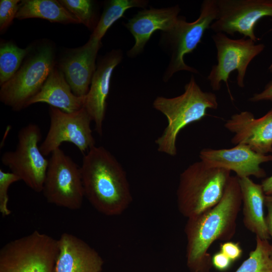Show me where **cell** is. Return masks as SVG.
<instances>
[{"label": "cell", "instance_id": "8", "mask_svg": "<svg viewBox=\"0 0 272 272\" xmlns=\"http://www.w3.org/2000/svg\"><path fill=\"white\" fill-rule=\"evenodd\" d=\"M42 192L47 202L71 210L80 209L85 197L80 167L59 148L49 159Z\"/></svg>", "mask_w": 272, "mask_h": 272}, {"label": "cell", "instance_id": "9", "mask_svg": "<svg viewBox=\"0 0 272 272\" xmlns=\"http://www.w3.org/2000/svg\"><path fill=\"white\" fill-rule=\"evenodd\" d=\"M41 138L38 126L29 123L19 130L15 150L5 152L1 157L3 165L38 193L42 191L49 163L38 146Z\"/></svg>", "mask_w": 272, "mask_h": 272}, {"label": "cell", "instance_id": "5", "mask_svg": "<svg viewBox=\"0 0 272 272\" xmlns=\"http://www.w3.org/2000/svg\"><path fill=\"white\" fill-rule=\"evenodd\" d=\"M57 240L34 231L0 250V272H55Z\"/></svg>", "mask_w": 272, "mask_h": 272}, {"label": "cell", "instance_id": "15", "mask_svg": "<svg viewBox=\"0 0 272 272\" xmlns=\"http://www.w3.org/2000/svg\"><path fill=\"white\" fill-rule=\"evenodd\" d=\"M100 46L101 41L90 38L83 46L68 51L59 61L58 69L77 96H86L89 91Z\"/></svg>", "mask_w": 272, "mask_h": 272}, {"label": "cell", "instance_id": "32", "mask_svg": "<svg viewBox=\"0 0 272 272\" xmlns=\"http://www.w3.org/2000/svg\"><path fill=\"white\" fill-rule=\"evenodd\" d=\"M261 185L265 195H272V175L263 179Z\"/></svg>", "mask_w": 272, "mask_h": 272}, {"label": "cell", "instance_id": "13", "mask_svg": "<svg viewBox=\"0 0 272 272\" xmlns=\"http://www.w3.org/2000/svg\"><path fill=\"white\" fill-rule=\"evenodd\" d=\"M201 161L209 166L234 172L239 178L266 176L261 164L272 161V155L258 153L249 146L238 144L229 149L204 148L199 154Z\"/></svg>", "mask_w": 272, "mask_h": 272}, {"label": "cell", "instance_id": "4", "mask_svg": "<svg viewBox=\"0 0 272 272\" xmlns=\"http://www.w3.org/2000/svg\"><path fill=\"white\" fill-rule=\"evenodd\" d=\"M231 176V171L201 160L189 165L180 175L176 191L180 213L189 218L215 206L222 198Z\"/></svg>", "mask_w": 272, "mask_h": 272}, {"label": "cell", "instance_id": "19", "mask_svg": "<svg viewBox=\"0 0 272 272\" xmlns=\"http://www.w3.org/2000/svg\"><path fill=\"white\" fill-rule=\"evenodd\" d=\"M85 98L73 93L63 73L54 66L40 91L28 101L27 107L37 103H46L64 112L72 113L84 107Z\"/></svg>", "mask_w": 272, "mask_h": 272}, {"label": "cell", "instance_id": "6", "mask_svg": "<svg viewBox=\"0 0 272 272\" xmlns=\"http://www.w3.org/2000/svg\"><path fill=\"white\" fill-rule=\"evenodd\" d=\"M54 66L52 47L41 46L11 79L1 85V102L14 111L27 107L28 101L40 91Z\"/></svg>", "mask_w": 272, "mask_h": 272}, {"label": "cell", "instance_id": "20", "mask_svg": "<svg viewBox=\"0 0 272 272\" xmlns=\"http://www.w3.org/2000/svg\"><path fill=\"white\" fill-rule=\"evenodd\" d=\"M243 205L244 226L256 237L263 240L269 238L264 215L265 194L260 184L249 177L238 178Z\"/></svg>", "mask_w": 272, "mask_h": 272}, {"label": "cell", "instance_id": "29", "mask_svg": "<svg viewBox=\"0 0 272 272\" xmlns=\"http://www.w3.org/2000/svg\"><path fill=\"white\" fill-rule=\"evenodd\" d=\"M233 261L226 255L219 251L212 257V264L218 270L225 271L228 269Z\"/></svg>", "mask_w": 272, "mask_h": 272}, {"label": "cell", "instance_id": "23", "mask_svg": "<svg viewBox=\"0 0 272 272\" xmlns=\"http://www.w3.org/2000/svg\"><path fill=\"white\" fill-rule=\"evenodd\" d=\"M30 48H21L13 43L6 42L0 47V84L11 79L22 65Z\"/></svg>", "mask_w": 272, "mask_h": 272}, {"label": "cell", "instance_id": "12", "mask_svg": "<svg viewBox=\"0 0 272 272\" xmlns=\"http://www.w3.org/2000/svg\"><path fill=\"white\" fill-rule=\"evenodd\" d=\"M217 19L210 26L215 33H238L256 42V24L264 17L272 18V0H217Z\"/></svg>", "mask_w": 272, "mask_h": 272}, {"label": "cell", "instance_id": "16", "mask_svg": "<svg viewBox=\"0 0 272 272\" xmlns=\"http://www.w3.org/2000/svg\"><path fill=\"white\" fill-rule=\"evenodd\" d=\"M122 58L121 50H112L100 60L86 96L84 107L94 122L96 131L100 136L103 133L111 78L114 68L120 62Z\"/></svg>", "mask_w": 272, "mask_h": 272}, {"label": "cell", "instance_id": "25", "mask_svg": "<svg viewBox=\"0 0 272 272\" xmlns=\"http://www.w3.org/2000/svg\"><path fill=\"white\" fill-rule=\"evenodd\" d=\"M59 2L90 29L94 27L95 12L94 6L89 0H60Z\"/></svg>", "mask_w": 272, "mask_h": 272}, {"label": "cell", "instance_id": "2", "mask_svg": "<svg viewBox=\"0 0 272 272\" xmlns=\"http://www.w3.org/2000/svg\"><path fill=\"white\" fill-rule=\"evenodd\" d=\"M85 197L99 212L109 216L124 212L132 201L126 174L106 148L94 146L80 167Z\"/></svg>", "mask_w": 272, "mask_h": 272}, {"label": "cell", "instance_id": "31", "mask_svg": "<svg viewBox=\"0 0 272 272\" xmlns=\"http://www.w3.org/2000/svg\"><path fill=\"white\" fill-rule=\"evenodd\" d=\"M264 206L267 210L265 221L270 238L272 239V195H265Z\"/></svg>", "mask_w": 272, "mask_h": 272}, {"label": "cell", "instance_id": "21", "mask_svg": "<svg viewBox=\"0 0 272 272\" xmlns=\"http://www.w3.org/2000/svg\"><path fill=\"white\" fill-rule=\"evenodd\" d=\"M16 18H40L63 24L81 23L58 1L24 0L20 3Z\"/></svg>", "mask_w": 272, "mask_h": 272}, {"label": "cell", "instance_id": "24", "mask_svg": "<svg viewBox=\"0 0 272 272\" xmlns=\"http://www.w3.org/2000/svg\"><path fill=\"white\" fill-rule=\"evenodd\" d=\"M271 244L256 237V246L235 272H272Z\"/></svg>", "mask_w": 272, "mask_h": 272}, {"label": "cell", "instance_id": "26", "mask_svg": "<svg viewBox=\"0 0 272 272\" xmlns=\"http://www.w3.org/2000/svg\"><path fill=\"white\" fill-rule=\"evenodd\" d=\"M20 180L19 177L14 173L5 172L0 169V212L3 217L11 214L8 207L9 188L13 183Z\"/></svg>", "mask_w": 272, "mask_h": 272}, {"label": "cell", "instance_id": "7", "mask_svg": "<svg viewBox=\"0 0 272 272\" xmlns=\"http://www.w3.org/2000/svg\"><path fill=\"white\" fill-rule=\"evenodd\" d=\"M217 0H205L201 5L199 16L195 21L187 22L185 18L179 17L173 29L164 33L163 39L171 53L170 61L163 78L165 82L179 71L198 73L185 63L184 56L196 48L206 30L217 19Z\"/></svg>", "mask_w": 272, "mask_h": 272}, {"label": "cell", "instance_id": "11", "mask_svg": "<svg viewBox=\"0 0 272 272\" xmlns=\"http://www.w3.org/2000/svg\"><path fill=\"white\" fill-rule=\"evenodd\" d=\"M49 113V128L39 146L44 156L51 154L63 142L74 144L84 154L95 146L91 128L92 120L84 107L77 111L67 113L50 106Z\"/></svg>", "mask_w": 272, "mask_h": 272}, {"label": "cell", "instance_id": "3", "mask_svg": "<svg viewBox=\"0 0 272 272\" xmlns=\"http://www.w3.org/2000/svg\"><path fill=\"white\" fill-rule=\"evenodd\" d=\"M153 107L163 114L168 121L163 133L155 141L157 150L175 156L180 131L187 125L202 119L207 115L208 109H217L218 103L216 94L202 91L192 76L182 94L173 98L157 97Z\"/></svg>", "mask_w": 272, "mask_h": 272}, {"label": "cell", "instance_id": "27", "mask_svg": "<svg viewBox=\"0 0 272 272\" xmlns=\"http://www.w3.org/2000/svg\"><path fill=\"white\" fill-rule=\"evenodd\" d=\"M21 1L1 0L0 1V30H6L12 23L19 8Z\"/></svg>", "mask_w": 272, "mask_h": 272}, {"label": "cell", "instance_id": "10", "mask_svg": "<svg viewBox=\"0 0 272 272\" xmlns=\"http://www.w3.org/2000/svg\"><path fill=\"white\" fill-rule=\"evenodd\" d=\"M217 49V63L214 65L207 77L213 90L219 91L222 82L228 87V80L231 72H237V84L244 87V80L250 62L263 51L265 45L256 44L252 39L230 38L224 33L212 36Z\"/></svg>", "mask_w": 272, "mask_h": 272}, {"label": "cell", "instance_id": "1", "mask_svg": "<svg viewBox=\"0 0 272 272\" xmlns=\"http://www.w3.org/2000/svg\"><path fill=\"white\" fill-rule=\"evenodd\" d=\"M241 204L238 177L231 176L217 205L187 218L184 232L186 263L190 272H210L212 264L208 250L215 241H229L234 236Z\"/></svg>", "mask_w": 272, "mask_h": 272}, {"label": "cell", "instance_id": "30", "mask_svg": "<svg viewBox=\"0 0 272 272\" xmlns=\"http://www.w3.org/2000/svg\"><path fill=\"white\" fill-rule=\"evenodd\" d=\"M269 71L272 73V64L269 67ZM252 102H257L262 101H269L272 102V78L265 86L263 90L260 93L254 94L249 99Z\"/></svg>", "mask_w": 272, "mask_h": 272}, {"label": "cell", "instance_id": "17", "mask_svg": "<svg viewBox=\"0 0 272 272\" xmlns=\"http://www.w3.org/2000/svg\"><path fill=\"white\" fill-rule=\"evenodd\" d=\"M180 11L178 5L162 9L151 8L139 12L128 20L124 26L133 35L135 42L127 55L134 57L141 53L155 31L167 33L171 30L178 19Z\"/></svg>", "mask_w": 272, "mask_h": 272}, {"label": "cell", "instance_id": "22", "mask_svg": "<svg viewBox=\"0 0 272 272\" xmlns=\"http://www.w3.org/2000/svg\"><path fill=\"white\" fill-rule=\"evenodd\" d=\"M148 2L144 0H112L108 3L94 29L90 38L101 41L108 29L117 20L122 17L126 10L133 8H146Z\"/></svg>", "mask_w": 272, "mask_h": 272}, {"label": "cell", "instance_id": "14", "mask_svg": "<svg viewBox=\"0 0 272 272\" xmlns=\"http://www.w3.org/2000/svg\"><path fill=\"white\" fill-rule=\"evenodd\" d=\"M224 126L234 134L233 144L246 145L261 154L272 153V108L258 118L248 111L234 114Z\"/></svg>", "mask_w": 272, "mask_h": 272}, {"label": "cell", "instance_id": "18", "mask_svg": "<svg viewBox=\"0 0 272 272\" xmlns=\"http://www.w3.org/2000/svg\"><path fill=\"white\" fill-rule=\"evenodd\" d=\"M55 272H101L104 260L98 252L77 236L62 233L57 240Z\"/></svg>", "mask_w": 272, "mask_h": 272}, {"label": "cell", "instance_id": "33", "mask_svg": "<svg viewBox=\"0 0 272 272\" xmlns=\"http://www.w3.org/2000/svg\"><path fill=\"white\" fill-rule=\"evenodd\" d=\"M270 256L272 260V244H271V249H270Z\"/></svg>", "mask_w": 272, "mask_h": 272}, {"label": "cell", "instance_id": "28", "mask_svg": "<svg viewBox=\"0 0 272 272\" xmlns=\"http://www.w3.org/2000/svg\"><path fill=\"white\" fill-rule=\"evenodd\" d=\"M220 251L233 262L239 259L242 254V249L240 245L237 242L229 241L220 244Z\"/></svg>", "mask_w": 272, "mask_h": 272}]
</instances>
